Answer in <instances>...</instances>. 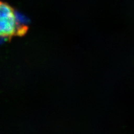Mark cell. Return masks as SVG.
<instances>
[{"instance_id":"6da1fadb","label":"cell","mask_w":134,"mask_h":134,"mask_svg":"<svg viewBox=\"0 0 134 134\" xmlns=\"http://www.w3.org/2000/svg\"><path fill=\"white\" fill-rule=\"evenodd\" d=\"M27 31V26L20 21L14 8L0 0V39L21 36Z\"/></svg>"}]
</instances>
